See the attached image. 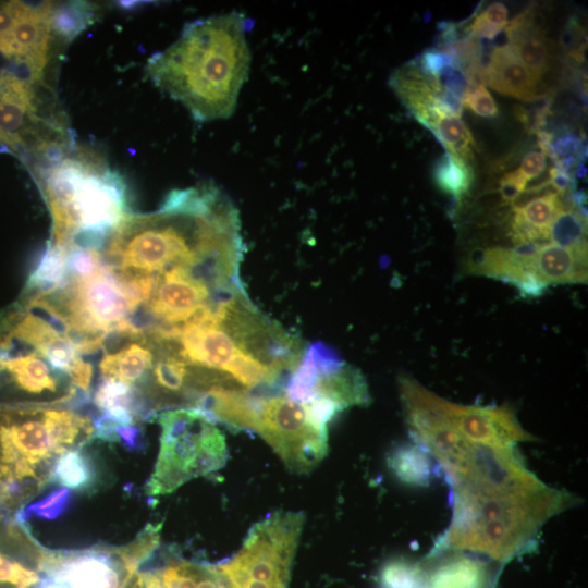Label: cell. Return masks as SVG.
<instances>
[{
	"label": "cell",
	"mask_w": 588,
	"mask_h": 588,
	"mask_svg": "<svg viewBox=\"0 0 588 588\" xmlns=\"http://www.w3.org/2000/svg\"><path fill=\"white\" fill-rule=\"evenodd\" d=\"M494 587H495V586H493V587H489V588H494Z\"/></svg>",
	"instance_id": "33"
},
{
	"label": "cell",
	"mask_w": 588,
	"mask_h": 588,
	"mask_svg": "<svg viewBox=\"0 0 588 588\" xmlns=\"http://www.w3.org/2000/svg\"><path fill=\"white\" fill-rule=\"evenodd\" d=\"M550 243L566 248L587 249V215L584 204L575 199L574 193L551 223Z\"/></svg>",
	"instance_id": "18"
},
{
	"label": "cell",
	"mask_w": 588,
	"mask_h": 588,
	"mask_svg": "<svg viewBox=\"0 0 588 588\" xmlns=\"http://www.w3.org/2000/svg\"><path fill=\"white\" fill-rule=\"evenodd\" d=\"M401 401L416 443L438 461L452 488L463 482L470 470L473 444L428 407L403 397Z\"/></svg>",
	"instance_id": "10"
},
{
	"label": "cell",
	"mask_w": 588,
	"mask_h": 588,
	"mask_svg": "<svg viewBox=\"0 0 588 588\" xmlns=\"http://www.w3.org/2000/svg\"><path fill=\"white\" fill-rule=\"evenodd\" d=\"M302 513H275L249 530L241 550L218 568L232 588H287Z\"/></svg>",
	"instance_id": "6"
},
{
	"label": "cell",
	"mask_w": 588,
	"mask_h": 588,
	"mask_svg": "<svg viewBox=\"0 0 588 588\" xmlns=\"http://www.w3.org/2000/svg\"><path fill=\"white\" fill-rule=\"evenodd\" d=\"M401 397L417 402L444 418L471 444L514 448L534 440L518 422L514 409L501 406H468L450 402L426 389L407 375L399 378Z\"/></svg>",
	"instance_id": "8"
},
{
	"label": "cell",
	"mask_w": 588,
	"mask_h": 588,
	"mask_svg": "<svg viewBox=\"0 0 588 588\" xmlns=\"http://www.w3.org/2000/svg\"><path fill=\"white\" fill-rule=\"evenodd\" d=\"M504 30V29H503ZM505 47L511 54L539 77L549 70L550 47L543 34L532 32L509 33Z\"/></svg>",
	"instance_id": "20"
},
{
	"label": "cell",
	"mask_w": 588,
	"mask_h": 588,
	"mask_svg": "<svg viewBox=\"0 0 588 588\" xmlns=\"http://www.w3.org/2000/svg\"><path fill=\"white\" fill-rule=\"evenodd\" d=\"M255 431L294 473L314 469L328 452V429L316 426L303 403L285 394H260Z\"/></svg>",
	"instance_id": "7"
},
{
	"label": "cell",
	"mask_w": 588,
	"mask_h": 588,
	"mask_svg": "<svg viewBox=\"0 0 588 588\" xmlns=\"http://www.w3.org/2000/svg\"><path fill=\"white\" fill-rule=\"evenodd\" d=\"M70 502V490L68 488H62L51 492L46 498L23 507L15 517L23 523L30 517L54 519L65 511Z\"/></svg>",
	"instance_id": "25"
},
{
	"label": "cell",
	"mask_w": 588,
	"mask_h": 588,
	"mask_svg": "<svg viewBox=\"0 0 588 588\" xmlns=\"http://www.w3.org/2000/svg\"><path fill=\"white\" fill-rule=\"evenodd\" d=\"M101 265V254L97 250L83 248H70L66 250V267L70 280L88 278Z\"/></svg>",
	"instance_id": "27"
},
{
	"label": "cell",
	"mask_w": 588,
	"mask_h": 588,
	"mask_svg": "<svg viewBox=\"0 0 588 588\" xmlns=\"http://www.w3.org/2000/svg\"><path fill=\"white\" fill-rule=\"evenodd\" d=\"M393 475L412 487H427L433 474L430 454L418 443H404L394 448L388 456Z\"/></svg>",
	"instance_id": "16"
},
{
	"label": "cell",
	"mask_w": 588,
	"mask_h": 588,
	"mask_svg": "<svg viewBox=\"0 0 588 588\" xmlns=\"http://www.w3.org/2000/svg\"><path fill=\"white\" fill-rule=\"evenodd\" d=\"M156 347L146 340H134L115 353H106L99 369L103 380H117L132 387L151 371Z\"/></svg>",
	"instance_id": "15"
},
{
	"label": "cell",
	"mask_w": 588,
	"mask_h": 588,
	"mask_svg": "<svg viewBox=\"0 0 588 588\" xmlns=\"http://www.w3.org/2000/svg\"><path fill=\"white\" fill-rule=\"evenodd\" d=\"M527 181L518 169L507 172L499 182V193L505 203L515 200L525 189Z\"/></svg>",
	"instance_id": "30"
},
{
	"label": "cell",
	"mask_w": 588,
	"mask_h": 588,
	"mask_svg": "<svg viewBox=\"0 0 588 588\" xmlns=\"http://www.w3.org/2000/svg\"><path fill=\"white\" fill-rule=\"evenodd\" d=\"M460 485L488 491H526L546 486L524 466L513 448L478 444H473L470 470Z\"/></svg>",
	"instance_id": "12"
},
{
	"label": "cell",
	"mask_w": 588,
	"mask_h": 588,
	"mask_svg": "<svg viewBox=\"0 0 588 588\" xmlns=\"http://www.w3.org/2000/svg\"><path fill=\"white\" fill-rule=\"evenodd\" d=\"M542 244L526 243L513 247H488L473 250L465 272L485 275L514 285L522 296L537 297L546 289L537 275L536 255Z\"/></svg>",
	"instance_id": "11"
},
{
	"label": "cell",
	"mask_w": 588,
	"mask_h": 588,
	"mask_svg": "<svg viewBox=\"0 0 588 588\" xmlns=\"http://www.w3.org/2000/svg\"><path fill=\"white\" fill-rule=\"evenodd\" d=\"M69 281L66 250L47 244L23 292L49 295L65 287Z\"/></svg>",
	"instance_id": "17"
},
{
	"label": "cell",
	"mask_w": 588,
	"mask_h": 588,
	"mask_svg": "<svg viewBox=\"0 0 588 588\" xmlns=\"http://www.w3.org/2000/svg\"><path fill=\"white\" fill-rule=\"evenodd\" d=\"M563 197L553 189L546 191L523 207L512 208V211L539 233L546 243H550L551 223L558 212L566 205Z\"/></svg>",
	"instance_id": "22"
},
{
	"label": "cell",
	"mask_w": 588,
	"mask_h": 588,
	"mask_svg": "<svg viewBox=\"0 0 588 588\" xmlns=\"http://www.w3.org/2000/svg\"><path fill=\"white\" fill-rule=\"evenodd\" d=\"M536 264L538 279L546 290L555 284L587 282V249L542 244Z\"/></svg>",
	"instance_id": "14"
},
{
	"label": "cell",
	"mask_w": 588,
	"mask_h": 588,
	"mask_svg": "<svg viewBox=\"0 0 588 588\" xmlns=\"http://www.w3.org/2000/svg\"><path fill=\"white\" fill-rule=\"evenodd\" d=\"M509 11L502 2H493L471 21L468 32L473 38L492 40L507 25Z\"/></svg>",
	"instance_id": "24"
},
{
	"label": "cell",
	"mask_w": 588,
	"mask_h": 588,
	"mask_svg": "<svg viewBox=\"0 0 588 588\" xmlns=\"http://www.w3.org/2000/svg\"><path fill=\"white\" fill-rule=\"evenodd\" d=\"M438 85L458 100L463 101L469 89L477 85L460 64L445 66L436 77Z\"/></svg>",
	"instance_id": "28"
},
{
	"label": "cell",
	"mask_w": 588,
	"mask_h": 588,
	"mask_svg": "<svg viewBox=\"0 0 588 588\" xmlns=\"http://www.w3.org/2000/svg\"><path fill=\"white\" fill-rule=\"evenodd\" d=\"M443 145L446 152L470 160L471 146L475 144L471 134L457 115H438L427 126Z\"/></svg>",
	"instance_id": "23"
},
{
	"label": "cell",
	"mask_w": 588,
	"mask_h": 588,
	"mask_svg": "<svg viewBox=\"0 0 588 588\" xmlns=\"http://www.w3.org/2000/svg\"><path fill=\"white\" fill-rule=\"evenodd\" d=\"M419 563L396 559L388 562L380 573L381 588H413L421 576Z\"/></svg>",
	"instance_id": "26"
},
{
	"label": "cell",
	"mask_w": 588,
	"mask_h": 588,
	"mask_svg": "<svg viewBox=\"0 0 588 588\" xmlns=\"http://www.w3.org/2000/svg\"><path fill=\"white\" fill-rule=\"evenodd\" d=\"M481 84L519 100L529 101L539 96L540 77L516 60L505 48H493Z\"/></svg>",
	"instance_id": "13"
},
{
	"label": "cell",
	"mask_w": 588,
	"mask_h": 588,
	"mask_svg": "<svg viewBox=\"0 0 588 588\" xmlns=\"http://www.w3.org/2000/svg\"><path fill=\"white\" fill-rule=\"evenodd\" d=\"M433 180L439 189L460 201L468 193L474 180L470 161L444 152L434 164Z\"/></svg>",
	"instance_id": "21"
},
{
	"label": "cell",
	"mask_w": 588,
	"mask_h": 588,
	"mask_svg": "<svg viewBox=\"0 0 588 588\" xmlns=\"http://www.w3.org/2000/svg\"><path fill=\"white\" fill-rule=\"evenodd\" d=\"M462 105L482 118H494L498 115V106L482 84L474 85L464 97Z\"/></svg>",
	"instance_id": "29"
},
{
	"label": "cell",
	"mask_w": 588,
	"mask_h": 588,
	"mask_svg": "<svg viewBox=\"0 0 588 588\" xmlns=\"http://www.w3.org/2000/svg\"><path fill=\"white\" fill-rule=\"evenodd\" d=\"M33 172L49 208V245L99 252L128 215L126 187L95 151L76 145Z\"/></svg>",
	"instance_id": "2"
},
{
	"label": "cell",
	"mask_w": 588,
	"mask_h": 588,
	"mask_svg": "<svg viewBox=\"0 0 588 588\" xmlns=\"http://www.w3.org/2000/svg\"><path fill=\"white\" fill-rule=\"evenodd\" d=\"M148 419L160 425V450L146 483L148 495H164L185 482L209 475L228 460L225 438L207 416L195 408L155 412Z\"/></svg>",
	"instance_id": "5"
},
{
	"label": "cell",
	"mask_w": 588,
	"mask_h": 588,
	"mask_svg": "<svg viewBox=\"0 0 588 588\" xmlns=\"http://www.w3.org/2000/svg\"><path fill=\"white\" fill-rule=\"evenodd\" d=\"M82 448L68 450L57 457L51 468L50 481L76 491L93 487L96 470L91 458Z\"/></svg>",
	"instance_id": "19"
},
{
	"label": "cell",
	"mask_w": 588,
	"mask_h": 588,
	"mask_svg": "<svg viewBox=\"0 0 588 588\" xmlns=\"http://www.w3.org/2000/svg\"><path fill=\"white\" fill-rule=\"evenodd\" d=\"M145 560L135 541L118 548L47 551L44 575L70 588H125Z\"/></svg>",
	"instance_id": "9"
},
{
	"label": "cell",
	"mask_w": 588,
	"mask_h": 588,
	"mask_svg": "<svg viewBox=\"0 0 588 588\" xmlns=\"http://www.w3.org/2000/svg\"><path fill=\"white\" fill-rule=\"evenodd\" d=\"M546 167L547 156L542 151H530L523 157L518 171L528 182L542 174Z\"/></svg>",
	"instance_id": "32"
},
{
	"label": "cell",
	"mask_w": 588,
	"mask_h": 588,
	"mask_svg": "<svg viewBox=\"0 0 588 588\" xmlns=\"http://www.w3.org/2000/svg\"><path fill=\"white\" fill-rule=\"evenodd\" d=\"M93 436L91 419L71 409L0 404V515H16L50 482L53 461Z\"/></svg>",
	"instance_id": "4"
},
{
	"label": "cell",
	"mask_w": 588,
	"mask_h": 588,
	"mask_svg": "<svg viewBox=\"0 0 588 588\" xmlns=\"http://www.w3.org/2000/svg\"><path fill=\"white\" fill-rule=\"evenodd\" d=\"M68 377L70 382L79 390L81 393L89 395V389L93 377V366L79 356L71 367Z\"/></svg>",
	"instance_id": "31"
},
{
	"label": "cell",
	"mask_w": 588,
	"mask_h": 588,
	"mask_svg": "<svg viewBox=\"0 0 588 588\" xmlns=\"http://www.w3.org/2000/svg\"><path fill=\"white\" fill-rule=\"evenodd\" d=\"M246 22L231 12L187 23L173 44L149 58L147 76L198 122L231 117L249 71Z\"/></svg>",
	"instance_id": "1"
},
{
	"label": "cell",
	"mask_w": 588,
	"mask_h": 588,
	"mask_svg": "<svg viewBox=\"0 0 588 588\" xmlns=\"http://www.w3.org/2000/svg\"><path fill=\"white\" fill-rule=\"evenodd\" d=\"M565 491L453 487L451 524L434 551H470L503 564L529 549L540 527L574 504Z\"/></svg>",
	"instance_id": "3"
}]
</instances>
